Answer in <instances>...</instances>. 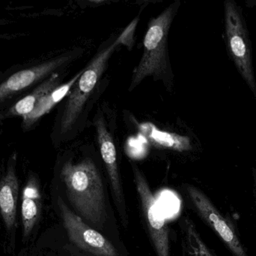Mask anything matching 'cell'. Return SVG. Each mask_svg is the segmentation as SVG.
Here are the masks:
<instances>
[{"instance_id":"cell-1","label":"cell","mask_w":256,"mask_h":256,"mask_svg":"<svg viewBox=\"0 0 256 256\" xmlns=\"http://www.w3.org/2000/svg\"><path fill=\"white\" fill-rule=\"evenodd\" d=\"M61 177L73 207L87 224L102 228L106 221L104 186L100 173L92 159L76 164L67 162Z\"/></svg>"},{"instance_id":"cell-2","label":"cell","mask_w":256,"mask_h":256,"mask_svg":"<svg viewBox=\"0 0 256 256\" xmlns=\"http://www.w3.org/2000/svg\"><path fill=\"white\" fill-rule=\"evenodd\" d=\"M137 21L138 20L136 19L130 23L120 37L114 43L98 54L88 67L82 71V75L75 84L74 88L69 96L64 107L60 124L62 133H66L72 129L82 113L86 102L104 72L109 59L120 45L128 44L132 39Z\"/></svg>"},{"instance_id":"cell-3","label":"cell","mask_w":256,"mask_h":256,"mask_svg":"<svg viewBox=\"0 0 256 256\" xmlns=\"http://www.w3.org/2000/svg\"><path fill=\"white\" fill-rule=\"evenodd\" d=\"M224 40L228 57L256 99L252 42L243 11L234 0L224 2Z\"/></svg>"},{"instance_id":"cell-4","label":"cell","mask_w":256,"mask_h":256,"mask_svg":"<svg viewBox=\"0 0 256 256\" xmlns=\"http://www.w3.org/2000/svg\"><path fill=\"white\" fill-rule=\"evenodd\" d=\"M176 3L156 18L150 20L144 38V52L132 77L130 90L150 75L158 76L166 68V44L168 31L176 14Z\"/></svg>"},{"instance_id":"cell-5","label":"cell","mask_w":256,"mask_h":256,"mask_svg":"<svg viewBox=\"0 0 256 256\" xmlns=\"http://www.w3.org/2000/svg\"><path fill=\"white\" fill-rule=\"evenodd\" d=\"M132 167L136 187L141 201L142 209L146 217L148 229L156 255L170 256L168 228L165 217L161 212L156 198L148 184L146 177L138 167L135 165H132Z\"/></svg>"},{"instance_id":"cell-6","label":"cell","mask_w":256,"mask_h":256,"mask_svg":"<svg viewBox=\"0 0 256 256\" xmlns=\"http://www.w3.org/2000/svg\"><path fill=\"white\" fill-rule=\"evenodd\" d=\"M58 204L64 228L74 244L94 256H118L112 243L74 213L61 198Z\"/></svg>"},{"instance_id":"cell-7","label":"cell","mask_w":256,"mask_h":256,"mask_svg":"<svg viewBox=\"0 0 256 256\" xmlns=\"http://www.w3.org/2000/svg\"><path fill=\"white\" fill-rule=\"evenodd\" d=\"M186 192L200 217L218 234L233 255L248 256L234 225L216 209L207 195L194 186H186Z\"/></svg>"},{"instance_id":"cell-8","label":"cell","mask_w":256,"mask_h":256,"mask_svg":"<svg viewBox=\"0 0 256 256\" xmlns=\"http://www.w3.org/2000/svg\"><path fill=\"white\" fill-rule=\"evenodd\" d=\"M74 57V54L69 53L15 72L0 84V104L36 85Z\"/></svg>"},{"instance_id":"cell-9","label":"cell","mask_w":256,"mask_h":256,"mask_svg":"<svg viewBox=\"0 0 256 256\" xmlns=\"http://www.w3.org/2000/svg\"><path fill=\"white\" fill-rule=\"evenodd\" d=\"M96 127L100 154L106 165V171L109 175L116 201H117L120 212L122 213V209L124 210V200L121 180H120V171H118L115 144H114L112 135L106 129V125L102 117H99L96 120Z\"/></svg>"},{"instance_id":"cell-10","label":"cell","mask_w":256,"mask_h":256,"mask_svg":"<svg viewBox=\"0 0 256 256\" xmlns=\"http://www.w3.org/2000/svg\"><path fill=\"white\" fill-rule=\"evenodd\" d=\"M42 209V196L38 182L34 176H30L22 191L21 203V219L22 234L28 238L37 223Z\"/></svg>"},{"instance_id":"cell-11","label":"cell","mask_w":256,"mask_h":256,"mask_svg":"<svg viewBox=\"0 0 256 256\" xmlns=\"http://www.w3.org/2000/svg\"><path fill=\"white\" fill-rule=\"evenodd\" d=\"M18 186L14 166L10 165L0 181V212L8 231L13 228L16 222Z\"/></svg>"},{"instance_id":"cell-12","label":"cell","mask_w":256,"mask_h":256,"mask_svg":"<svg viewBox=\"0 0 256 256\" xmlns=\"http://www.w3.org/2000/svg\"><path fill=\"white\" fill-rule=\"evenodd\" d=\"M84 71V70H82ZM82 71L76 74L72 80L54 89L50 93L42 97L34 107V110L28 115L24 117V125L25 127H30L40 117L48 114L56 104H58L68 93L70 91L72 87H74L76 81L82 75Z\"/></svg>"},{"instance_id":"cell-13","label":"cell","mask_w":256,"mask_h":256,"mask_svg":"<svg viewBox=\"0 0 256 256\" xmlns=\"http://www.w3.org/2000/svg\"><path fill=\"white\" fill-rule=\"evenodd\" d=\"M60 78L58 74H52L48 79L42 82L28 96L18 101L10 108V114L12 115L20 116L22 117L28 115L34 110V107L42 97L60 86Z\"/></svg>"},{"instance_id":"cell-14","label":"cell","mask_w":256,"mask_h":256,"mask_svg":"<svg viewBox=\"0 0 256 256\" xmlns=\"http://www.w3.org/2000/svg\"><path fill=\"white\" fill-rule=\"evenodd\" d=\"M152 131L148 134V139L154 145L170 149L178 152H185L192 149L189 137L184 136L173 132H164L149 124Z\"/></svg>"},{"instance_id":"cell-15","label":"cell","mask_w":256,"mask_h":256,"mask_svg":"<svg viewBox=\"0 0 256 256\" xmlns=\"http://www.w3.org/2000/svg\"><path fill=\"white\" fill-rule=\"evenodd\" d=\"M184 231L186 244L191 256H214L200 237L195 225L189 219L184 220Z\"/></svg>"},{"instance_id":"cell-16","label":"cell","mask_w":256,"mask_h":256,"mask_svg":"<svg viewBox=\"0 0 256 256\" xmlns=\"http://www.w3.org/2000/svg\"><path fill=\"white\" fill-rule=\"evenodd\" d=\"M246 6L249 8L256 7V0H248L246 2Z\"/></svg>"},{"instance_id":"cell-17","label":"cell","mask_w":256,"mask_h":256,"mask_svg":"<svg viewBox=\"0 0 256 256\" xmlns=\"http://www.w3.org/2000/svg\"><path fill=\"white\" fill-rule=\"evenodd\" d=\"M254 185H255V192L256 198V168L254 169Z\"/></svg>"},{"instance_id":"cell-18","label":"cell","mask_w":256,"mask_h":256,"mask_svg":"<svg viewBox=\"0 0 256 256\" xmlns=\"http://www.w3.org/2000/svg\"><path fill=\"white\" fill-rule=\"evenodd\" d=\"M4 118V116L2 115V114H0V122L2 121V120Z\"/></svg>"}]
</instances>
